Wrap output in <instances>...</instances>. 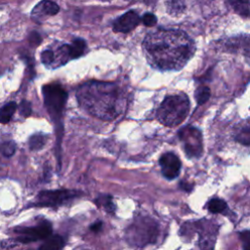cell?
Masks as SVG:
<instances>
[{
	"instance_id": "1",
	"label": "cell",
	"mask_w": 250,
	"mask_h": 250,
	"mask_svg": "<svg viewBox=\"0 0 250 250\" xmlns=\"http://www.w3.org/2000/svg\"><path fill=\"white\" fill-rule=\"evenodd\" d=\"M144 51L153 67L162 70H179L193 56L195 45L182 30L157 29L146 36Z\"/></svg>"
},
{
	"instance_id": "2",
	"label": "cell",
	"mask_w": 250,
	"mask_h": 250,
	"mask_svg": "<svg viewBox=\"0 0 250 250\" xmlns=\"http://www.w3.org/2000/svg\"><path fill=\"white\" fill-rule=\"evenodd\" d=\"M77 99L85 110L103 120L115 119L125 108V98L112 83L92 81L83 84L77 91Z\"/></svg>"
},
{
	"instance_id": "3",
	"label": "cell",
	"mask_w": 250,
	"mask_h": 250,
	"mask_svg": "<svg viewBox=\"0 0 250 250\" xmlns=\"http://www.w3.org/2000/svg\"><path fill=\"white\" fill-rule=\"evenodd\" d=\"M189 110V101L185 94L166 97L157 109L158 121L168 127H175L182 123Z\"/></svg>"
},
{
	"instance_id": "4",
	"label": "cell",
	"mask_w": 250,
	"mask_h": 250,
	"mask_svg": "<svg viewBox=\"0 0 250 250\" xmlns=\"http://www.w3.org/2000/svg\"><path fill=\"white\" fill-rule=\"evenodd\" d=\"M156 226L154 222L141 219L134 222L127 230V240L134 245H145L150 243L156 237Z\"/></svg>"
},
{
	"instance_id": "5",
	"label": "cell",
	"mask_w": 250,
	"mask_h": 250,
	"mask_svg": "<svg viewBox=\"0 0 250 250\" xmlns=\"http://www.w3.org/2000/svg\"><path fill=\"white\" fill-rule=\"evenodd\" d=\"M44 104L54 118H59L64 108L67 94L64 89L58 84H48L43 87Z\"/></svg>"
},
{
	"instance_id": "6",
	"label": "cell",
	"mask_w": 250,
	"mask_h": 250,
	"mask_svg": "<svg viewBox=\"0 0 250 250\" xmlns=\"http://www.w3.org/2000/svg\"><path fill=\"white\" fill-rule=\"evenodd\" d=\"M179 137L184 144L186 153L188 157H199L201 155L203 146L199 130L192 126H188L180 130Z\"/></svg>"
},
{
	"instance_id": "7",
	"label": "cell",
	"mask_w": 250,
	"mask_h": 250,
	"mask_svg": "<svg viewBox=\"0 0 250 250\" xmlns=\"http://www.w3.org/2000/svg\"><path fill=\"white\" fill-rule=\"evenodd\" d=\"M18 233V240L22 243H29L39 239L47 238L52 233V227L48 223H43L36 227L20 228L15 230Z\"/></svg>"
},
{
	"instance_id": "8",
	"label": "cell",
	"mask_w": 250,
	"mask_h": 250,
	"mask_svg": "<svg viewBox=\"0 0 250 250\" xmlns=\"http://www.w3.org/2000/svg\"><path fill=\"white\" fill-rule=\"evenodd\" d=\"M77 195L76 191L67 189H57V190H44L41 191L38 196V205L42 206H55L62 204V202L73 198Z\"/></svg>"
},
{
	"instance_id": "9",
	"label": "cell",
	"mask_w": 250,
	"mask_h": 250,
	"mask_svg": "<svg viewBox=\"0 0 250 250\" xmlns=\"http://www.w3.org/2000/svg\"><path fill=\"white\" fill-rule=\"evenodd\" d=\"M159 164L161 166L162 175L168 180L175 179L180 174L181 161L173 152L164 153L159 159Z\"/></svg>"
},
{
	"instance_id": "10",
	"label": "cell",
	"mask_w": 250,
	"mask_h": 250,
	"mask_svg": "<svg viewBox=\"0 0 250 250\" xmlns=\"http://www.w3.org/2000/svg\"><path fill=\"white\" fill-rule=\"evenodd\" d=\"M140 22V18L138 14L134 11H129L118 18L114 23L113 28L118 32H129L134 29Z\"/></svg>"
},
{
	"instance_id": "11",
	"label": "cell",
	"mask_w": 250,
	"mask_h": 250,
	"mask_svg": "<svg viewBox=\"0 0 250 250\" xmlns=\"http://www.w3.org/2000/svg\"><path fill=\"white\" fill-rule=\"evenodd\" d=\"M60 8L59 6L53 2V1H50V0H44V1H41L33 10L32 12V16L36 15H49V16H53V15H56L58 12H59Z\"/></svg>"
},
{
	"instance_id": "12",
	"label": "cell",
	"mask_w": 250,
	"mask_h": 250,
	"mask_svg": "<svg viewBox=\"0 0 250 250\" xmlns=\"http://www.w3.org/2000/svg\"><path fill=\"white\" fill-rule=\"evenodd\" d=\"M63 246L64 239L59 234H54L47 237L38 250H61Z\"/></svg>"
},
{
	"instance_id": "13",
	"label": "cell",
	"mask_w": 250,
	"mask_h": 250,
	"mask_svg": "<svg viewBox=\"0 0 250 250\" xmlns=\"http://www.w3.org/2000/svg\"><path fill=\"white\" fill-rule=\"evenodd\" d=\"M229 2L239 16L247 17L250 15V0H229Z\"/></svg>"
},
{
	"instance_id": "14",
	"label": "cell",
	"mask_w": 250,
	"mask_h": 250,
	"mask_svg": "<svg viewBox=\"0 0 250 250\" xmlns=\"http://www.w3.org/2000/svg\"><path fill=\"white\" fill-rule=\"evenodd\" d=\"M166 6H167V11L170 15L179 16L183 14L186 10V1L185 0H167Z\"/></svg>"
},
{
	"instance_id": "15",
	"label": "cell",
	"mask_w": 250,
	"mask_h": 250,
	"mask_svg": "<svg viewBox=\"0 0 250 250\" xmlns=\"http://www.w3.org/2000/svg\"><path fill=\"white\" fill-rule=\"evenodd\" d=\"M17 104L14 102L8 103L0 108V123H8L16 111Z\"/></svg>"
},
{
	"instance_id": "16",
	"label": "cell",
	"mask_w": 250,
	"mask_h": 250,
	"mask_svg": "<svg viewBox=\"0 0 250 250\" xmlns=\"http://www.w3.org/2000/svg\"><path fill=\"white\" fill-rule=\"evenodd\" d=\"M86 44L82 39H75L72 41V43L70 45H68L69 48V53L71 56V59H75L80 57L84 50H85Z\"/></svg>"
},
{
	"instance_id": "17",
	"label": "cell",
	"mask_w": 250,
	"mask_h": 250,
	"mask_svg": "<svg viewBox=\"0 0 250 250\" xmlns=\"http://www.w3.org/2000/svg\"><path fill=\"white\" fill-rule=\"evenodd\" d=\"M215 244V234H200L199 245L201 250H213Z\"/></svg>"
},
{
	"instance_id": "18",
	"label": "cell",
	"mask_w": 250,
	"mask_h": 250,
	"mask_svg": "<svg viewBox=\"0 0 250 250\" xmlns=\"http://www.w3.org/2000/svg\"><path fill=\"white\" fill-rule=\"evenodd\" d=\"M194 97L198 104H203L210 98V89L206 86H200L195 90Z\"/></svg>"
},
{
	"instance_id": "19",
	"label": "cell",
	"mask_w": 250,
	"mask_h": 250,
	"mask_svg": "<svg viewBox=\"0 0 250 250\" xmlns=\"http://www.w3.org/2000/svg\"><path fill=\"white\" fill-rule=\"evenodd\" d=\"M208 210L214 214L222 213L227 208V203L220 198H213L208 202Z\"/></svg>"
},
{
	"instance_id": "20",
	"label": "cell",
	"mask_w": 250,
	"mask_h": 250,
	"mask_svg": "<svg viewBox=\"0 0 250 250\" xmlns=\"http://www.w3.org/2000/svg\"><path fill=\"white\" fill-rule=\"evenodd\" d=\"M29 147L33 150H37L43 147L44 144H45V137L43 135L40 134H36L30 137L29 139Z\"/></svg>"
},
{
	"instance_id": "21",
	"label": "cell",
	"mask_w": 250,
	"mask_h": 250,
	"mask_svg": "<svg viewBox=\"0 0 250 250\" xmlns=\"http://www.w3.org/2000/svg\"><path fill=\"white\" fill-rule=\"evenodd\" d=\"M236 139L244 145H250V125L243 126L237 133Z\"/></svg>"
},
{
	"instance_id": "22",
	"label": "cell",
	"mask_w": 250,
	"mask_h": 250,
	"mask_svg": "<svg viewBox=\"0 0 250 250\" xmlns=\"http://www.w3.org/2000/svg\"><path fill=\"white\" fill-rule=\"evenodd\" d=\"M112 198L109 196V195H104L102 197H99L97 198V204L99 206H104V209L107 211V212H110L112 213L114 211V205L112 203Z\"/></svg>"
},
{
	"instance_id": "23",
	"label": "cell",
	"mask_w": 250,
	"mask_h": 250,
	"mask_svg": "<svg viewBox=\"0 0 250 250\" xmlns=\"http://www.w3.org/2000/svg\"><path fill=\"white\" fill-rule=\"evenodd\" d=\"M41 60L42 62L48 66H51L54 63L55 61V54L53 51L51 50H45L44 52H42L41 55Z\"/></svg>"
},
{
	"instance_id": "24",
	"label": "cell",
	"mask_w": 250,
	"mask_h": 250,
	"mask_svg": "<svg viewBox=\"0 0 250 250\" xmlns=\"http://www.w3.org/2000/svg\"><path fill=\"white\" fill-rule=\"evenodd\" d=\"M243 250H250V230H244L239 233Z\"/></svg>"
},
{
	"instance_id": "25",
	"label": "cell",
	"mask_w": 250,
	"mask_h": 250,
	"mask_svg": "<svg viewBox=\"0 0 250 250\" xmlns=\"http://www.w3.org/2000/svg\"><path fill=\"white\" fill-rule=\"evenodd\" d=\"M2 153L5 155V156H11L14 154L15 152V149H16V146L13 142H7L5 144L2 145Z\"/></svg>"
},
{
	"instance_id": "26",
	"label": "cell",
	"mask_w": 250,
	"mask_h": 250,
	"mask_svg": "<svg viewBox=\"0 0 250 250\" xmlns=\"http://www.w3.org/2000/svg\"><path fill=\"white\" fill-rule=\"evenodd\" d=\"M157 21L156 17L151 13H146L143 17V22L146 26H153Z\"/></svg>"
},
{
	"instance_id": "27",
	"label": "cell",
	"mask_w": 250,
	"mask_h": 250,
	"mask_svg": "<svg viewBox=\"0 0 250 250\" xmlns=\"http://www.w3.org/2000/svg\"><path fill=\"white\" fill-rule=\"evenodd\" d=\"M20 112L23 116H28L31 112V105L29 102L27 101H22L20 104Z\"/></svg>"
},
{
	"instance_id": "28",
	"label": "cell",
	"mask_w": 250,
	"mask_h": 250,
	"mask_svg": "<svg viewBox=\"0 0 250 250\" xmlns=\"http://www.w3.org/2000/svg\"><path fill=\"white\" fill-rule=\"evenodd\" d=\"M102 226H103L102 222H96L94 225L91 226V229H92L93 231H99V230H101Z\"/></svg>"
},
{
	"instance_id": "29",
	"label": "cell",
	"mask_w": 250,
	"mask_h": 250,
	"mask_svg": "<svg viewBox=\"0 0 250 250\" xmlns=\"http://www.w3.org/2000/svg\"><path fill=\"white\" fill-rule=\"evenodd\" d=\"M181 187H182V188L185 189V190H191V188H192V186H191V185L189 186L188 183H184V182L181 183Z\"/></svg>"
},
{
	"instance_id": "30",
	"label": "cell",
	"mask_w": 250,
	"mask_h": 250,
	"mask_svg": "<svg viewBox=\"0 0 250 250\" xmlns=\"http://www.w3.org/2000/svg\"><path fill=\"white\" fill-rule=\"evenodd\" d=\"M127 1H131V0H127Z\"/></svg>"
}]
</instances>
